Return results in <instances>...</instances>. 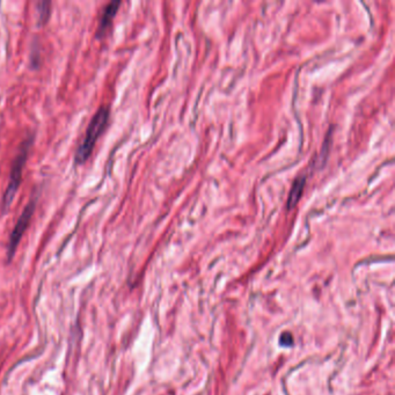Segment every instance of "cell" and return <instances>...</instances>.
Wrapping results in <instances>:
<instances>
[{
    "instance_id": "cell-1",
    "label": "cell",
    "mask_w": 395,
    "mask_h": 395,
    "mask_svg": "<svg viewBox=\"0 0 395 395\" xmlns=\"http://www.w3.org/2000/svg\"><path fill=\"white\" fill-rule=\"evenodd\" d=\"M108 117L109 111L107 107H101L96 111L94 117L92 118L91 123H89L84 141H82L80 146H79L77 153H75V164H84L89 158L93 148H94V145L96 144V141H98L99 137L102 135V132L105 131L106 127H107Z\"/></svg>"
},
{
    "instance_id": "cell-2",
    "label": "cell",
    "mask_w": 395,
    "mask_h": 395,
    "mask_svg": "<svg viewBox=\"0 0 395 395\" xmlns=\"http://www.w3.org/2000/svg\"><path fill=\"white\" fill-rule=\"evenodd\" d=\"M29 147H31V142L26 141L23 143L21 148H20L19 154L16 155L15 160L13 161V166L11 169V174H9V182L6 189L4 201H2V205L4 208H8L12 204L13 200H14L16 191H18L20 182H21L23 167H25L26 160H27V155Z\"/></svg>"
},
{
    "instance_id": "cell-3",
    "label": "cell",
    "mask_w": 395,
    "mask_h": 395,
    "mask_svg": "<svg viewBox=\"0 0 395 395\" xmlns=\"http://www.w3.org/2000/svg\"><path fill=\"white\" fill-rule=\"evenodd\" d=\"M36 204L35 201H32L31 203H28L27 207H26L25 210L20 215L18 223H16L14 230H13L11 237H9V242H8V257H12L13 254L16 250V246H18L19 241L21 240L23 233H25L26 230H27L29 223H31L33 215H34Z\"/></svg>"
},
{
    "instance_id": "cell-4",
    "label": "cell",
    "mask_w": 395,
    "mask_h": 395,
    "mask_svg": "<svg viewBox=\"0 0 395 395\" xmlns=\"http://www.w3.org/2000/svg\"><path fill=\"white\" fill-rule=\"evenodd\" d=\"M119 6H121V1H112L104 9L100 23H99L98 34H96L98 35V37H102V36L108 32V29L110 28L111 22L115 18L116 13L118 11Z\"/></svg>"
},
{
    "instance_id": "cell-5",
    "label": "cell",
    "mask_w": 395,
    "mask_h": 395,
    "mask_svg": "<svg viewBox=\"0 0 395 395\" xmlns=\"http://www.w3.org/2000/svg\"><path fill=\"white\" fill-rule=\"evenodd\" d=\"M304 185H305V177L298 178L297 180L294 181L293 185H292V189L290 191V196H288V208L294 207L297 204V202L299 201L301 194H303L304 190Z\"/></svg>"
},
{
    "instance_id": "cell-6",
    "label": "cell",
    "mask_w": 395,
    "mask_h": 395,
    "mask_svg": "<svg viewBox=\"0 0 395 395\" xmlns=\"http://www.w3.org/2000/svg\"><path fill=\"white\" fill-rule=\"evenodd\" d=\"M37 9L39 12V16L38 19L41 20V21L45 22L46 19L49 18V13H50V2H39L37 5Z\"/></svg>"
}]
</instances>
